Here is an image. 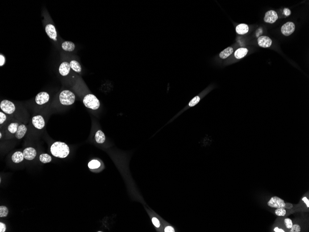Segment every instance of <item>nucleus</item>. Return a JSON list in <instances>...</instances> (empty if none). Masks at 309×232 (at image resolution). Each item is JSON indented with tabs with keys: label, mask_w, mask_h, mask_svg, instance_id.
Wrapping results in <instances>:
<instances>
[{
	"label": "nucleus",
	"mask_w": 309,
	"mask_h": 232,
	"mask_svg": "<svg viewBox=\"0 0 309 232\" xmlns=\"http://www.w3.org/2000/svg\"><path fill=\"white\" fill-rule=\"evenodd\" d=\"M50 150L53 156L61 159L66 158L70 153L68 145L64 142L60 141L54 142L51 145Z\"/></svg>",
	"instance_id": "f257e3e1"
},
{
	"label": "nucleus",
	"mask_w": 309,
	"mask_h": 232,
	"mask_svg": "<svg viewBox=\"0 0 309 232\" xmlns=\"http://www.w3.org/2000/svg\"><path fill=\"white\" fill-rule=\"evenodd\" d=\"M83 103L87 108L92 109L96 110L100 107V101L93 94L87 95L83 98Z\"/></svg>",
	"instance_id": "f03ea898"
},
{
	"label": "nucleus",
	"mask_w": 309,
	"mask_h": 232,
	"mask_svg": "<svg viewBox=\"0 0 309 232\" xmlns=\"http://www.w3.org/2000/svg\"><path fill=\"white\" fill-rule=\"evenodd\" d=\"M59 100L62 104L66 106L71 105L75 102V95L70 90H63L60 94Z\"/></svg>",
	"instance_id": "7ed1b4c3"
},
{
	"label": "nucleus",
	"mask_w": 309,
	"mask_h": 232,
	"mask_svg": "<svg viewBox=\"0 0 309 232\" xmlns=\"http://www.w3.org/2000/svg\"><path fill=\"white\" fill-rule=\"evenodd\" d=\"M0 107L3 112L8 115L12 114L15 110V104L11 101L7 100H4L1 101Z\"/></svg>",
	"instance_id": "20e7f679"
},
{
	"label": "nucleus",
	"mask_w": 309,
	"mask_h": 232,
	"mask_svg": "<svg viewBox=\"0 0 309 232\" xmlns=\"http://www.w3.org/2000/svg\"><path fill=\"white\" fill-rule=\"evenodd\" d=\"M268 206L271 208H285L286 203L283 199L279 197L275 196V197H272L270 199V200L268 202Z\"/></svg>",
	"instance_id": "39448f33"
},
{
	"label": "nucleus",
	"mask_w": 309,
	"mask_h": 232,
	"mask_svg": "<svg viewBox=\"0 0 309 232\" xmlns=\"http://www.w3.org/2000/svg\"><path fill=\"white\" fill-rule=\"evenodd\" d=\"M295 29V25L294 23L292 22H288L282 26L281 28V31L283 35L286 36H288L293 34L294 32Z\"/></svg>",
	"instance_id": "423d86ee"
},
{
	"label": "nucleus",
	"mask_w": 309,
	"mask_h": 232,
	"mask_svg": "<svg viewBox=\"0 0 309 232\" xmlns=\"http://www.w3.org/2000/svg\"><path fill=\"white\" fill-rule=\"evenodd\" d=\"M278 14L275 11L273 10L266 12L265 15L264 21L266 23L273 24L278 20Z\"/></svg>",
	"instance_id": "0eeeda50"
},
{
	"label": "nucleus",
	"mask_w": 309,
	"mask_h": 232,
	"mask_svg": "<svg viewBox=\"0 0 309 232\" xmlns=\"http://www.w3.org/2000/svg\"><path fill=\"white\" fill-rule=\"evenodd\" d=\"M50 96L48 93L46 92L39 93L35 97L36 103L39 105H43L49 101Z\"/></svg>",
	"instance_id": "6e6552de"
},
{
	"label": "nucleus",
	"mask_w": 309,
	"mask_h": 232,
	"mask_svg": "<svg viewBox=\"0 0 309 232\" xmlns=\"http://www.w3.org/2000/svg\"><path fill=\"white\" fill-rule=\"evenodd\" d=\"M258 44L260 47L268 48L272 45V40L269 37L261 36L258 38Z\"/></svg>",
	"instance_id": "1a4fd4ad"
},
{
	"label": "nucleus",
	"mask_w": 309,
	"mask_h": 232,
	"mask_svg": "<svg viewBox=\"0 0 309 232\" xmlns=\"http://www.w3.org/2000/svg\"><path fill=\"white\" fill-rule=\"evenodd\" d=\"M32 123L35 128L38 129H42L45 127V120L41 115L34 116L32 118Z\"/></svg>",
	"instance_id": "9d476101"
},
{
	"label": "nucleus",
	"mask_w": 309,
	"mask_h": 232,
	"mask_svg": "<svg viewBox=\"0 0 309 232\" xmlns=\"http://www.w3.org/2000/svg\"><path fill=\"white\" fill-rule=\"evenodd\" d=\"M23 155L25 159L28 160H33L37 155V152L34 148H27L23 151Z\"/></svg>",
	"instance_id": "9b49d317"
},
{
	"label": "nucleus",
	"mask_w": 309,
	"mask_h": 232,
	"mask_svg": "<svg viewBox=\"0 0 309 232\" xmlns=\"http://www.w3.org/2000/svg\"><path fill=\"white\" fill-rule=\"evenodd\" d=\"M46 32L51 39L57 40V32L54 25L52 24H48L46 27Z\"/></svg>",
	"instance_id": "f8f14e48"
},
{
	"label": "nucleus",
	"mask_w": 309,
	"mask_h": 232,
	"mask_svg": "<svg viewBox=\"0 0 309 232\" xmlns=\"http://www.w3.org/2000/svg\"><path fill=\"white\" fill-rule=\"evenodd\" d=\"M70 64L68 62H62L59 68V71L60 74L62 76H66L69 74L70 70Z\"/></svg>",
	"instance_id": "ddd939ff"
},
{
	"label": "nucleus",
	"mask_w": 309,
	"mask_h": 232,
	"mask_svg": "<svg viewBox=\"0 0 309 232\" xmlns=\"http://www.w3.org/2000/svg\"><path fill=\"white\" fill-rule=\"evenodd\" d=\"M27 131V128L24 124L19 126L18 129L16 133L15 136L18 139H21L24 137Z\"/></svg>",
	"instance_id": "4468645a"
},
{
	"label": "nucleus",
	"mask_w": 309,
	"mask_h": 232,
	"mask_svg": "<svg viewBox=\"0 0 309 232\" xmlns=\"http://www.w3.org/2000/svg\"><path fill=\"white\" fill-rule=\"evenodd\" d=\"M25 159L23 153L20 151L15 152L12 156V162L16 164L20 163L22 162Z\"/></svg>",
	"instance_id": "2eb2a0df"
},
{
	"label": "nucleus",
	"mask_w": 309,
	"mask_h": 232,
	"mask_svg": "<svg viewBox=\"0 0 309 232\" xmlns=\"http://www.w3.org/2000/svg\"><path fill=\"white\" fill-rule=\"evenodd\" d=\"M249 26L246 24H240L236 26V31L237 34L240 35H244L247 34L249 32Z\"/></svg>",
	"instance_id": "dca6fc26"
},
{
	"label": "nucleus",
	"mask_w": 309,
	"mask_h": 232,
	"mask_svg": "<svg viewBox=\"0 0 309 232\" xmlns=\"http://www.w3.org/2000/svg\"><path fill=\"white\" fill-rule=\"evenodd\" d=\"M248 49L245 48H240L236 50L235 52V57L237 59H241L244 58L248 54Z\"/></svg>",
	"instance_id": "f3484780"
},
{
	"label": "nucleus",
	"mask_w": 309,
	"mask_h": 232,
	"mask_svg": "<svg viewBox=\"0 0 309 232\" xmlns=\"http://www.w3.org/2000/svg\"><path fill=\"white\" fill-rule=\"evenodd\" d=\"M62 49L66 51H72L75 48V44L71 41H65L62 44Z\"/></svg>",
	"instance_id": "a211bd4d"
},
{
	"label": "nucleus",
	"mask_w": 309,
	"mask_h": 232,
	"mask_svg": "<svg viewBox=\"0 0 309 232\" xmlns=\"http://www.w3.org/2000/svg\"><path fill=\"white\" fill-rule=\"evenodd\" d=\"M95 139L97 143H103L106 139L105 136L103 132L100 130H98L95 135Z\"/></svg>",
	"instance_id": "6ab92c4d"
},
{
	"label": "nucleus",
	"mask_w": 309,
	"mask_h": 232,
	"mask_svg": "<svg viewBox=\"0 0 309 232\" xmlns=\"http://www.w3.org/2000/svg\"><path fill=\"white\" fill-rule=\"evenodd\" d=\"M233 49L232 47H228L220 53L219 57L221 59H225L233 54Z\"/></svg>",
	"instance_id": "aec40b11"
},
{
	"label": "nucleus",
	"mask_w": 309,
	"mask_h": 232,
	"mask_svg": "<svg viewBox=\"0 0 309 232\" xmlns=\"http://www.w3.org/2000/svg\"><path fill=\"white\" fill-rule=\"evenodd\" d=\"M19 126V124L18 123H11L8 126V127H7V131H8V133H10V134H15L16 133L17 131V129H18Z\"/></svg>",
	"instance_id": "412c9836"
},
{
	"label": "nucleus",
	"mask_w": 309,
	"mask_h": 232,
	"mask_svg": "<svg viewBox=\"0 0 309 232\" xmlns=\"http://www.w3.org/2000/svg\"><path fill=\"white\" fill-rule=\"evenodd\" d=\"M70 68L76 72H80L81 70V67L80 64L76 60H72L70 62Z\"/></svg>",
	"instance_id": "4be33fe9"
},
{
	"label": "nucleus",
	"mask_w": 309,
	"mask_h": 232,
	"mask_svg": "<svg viewBox=\"0 0 309 232\" xmlns=\"http://www.w3.org/2000/svg\"><path fill=\"white\" fill-rule=\"evenodd\" d=\"M39 159L40 161L43 164L49 163L52 160L51 156L47 153L41 154L40 155Z\"/></svg>",
	"instance_id": "5701e85b"
},
{
	"label": "nucleus",
	"mask_w": 309,
	"mask_h": 232,
	"mask_svg": "<svg viewBox=\"0 0 309 232\" xmlns=\"http://www.w3.org/2000/svg\"><path fill=\"white\" fill-rule=\"evenodd\" d=\"M101 166V163L97 160H93L91 161L88 164L89 168L91 169H95L98 168Z\"/></svg>",
	"instance_id": "b1692460"
},
{
	"label": "nucleus",
	"mask_w": 309,
	"mask_h": 232,
	"mask_svg": "<svg viewBox=\"0 0 309 232\" xmlns=\"http://www.w3.org/2000/svg\"><path fill=\"white\" fill-rule=\"evenodd\" d=\"M8 209L5 206H0V217H6L8 214Z\"/></svg>",
	"instance_id": "393cba45"
},
{
	"label": "nucleus",
	"mask_w": 309,
	"mask_h": 232,
	"mask_svg": "<svg viewBox=\"0 0 309 232\" xmlns=\"http://www.w3.org/2000/svg\"><path fill=\"white\" fill-rule=\"evenodd\" d=\"M275 213L279 217H284L286 214V212L285 208H277L275 211Z\"/></svg>",
	"instance_id": "a878e982"
},
{
	"label": "nucleus",
	"mask_w": 309,
	"mask_h": 232,
	"mask_svg": "<svg viewBox=\"0 0 309 232\" xmlns=\"http://www.w3.org/2000/svg\"><path fill=\"white\" fill-rule=\"evenodd\" d=\"M284 224L286 227L288 229H290L293 225V222L290 218H286L284 220Z\"/></svg>",
	"instance_id": "bb28decb"
},
{
	"label": "nucleus",
	"mask_w": 309,
	"mask_h": 232,
	"mask_svg": "<svg viewBox=\"0 0 309 232\" xmlns=\"http://www.w3.org/2000/svg\"><path fill=\"white\" fill-rule=\"evenodd\" d=\"M291 229V232H299L301 231V228L298 224L293 225Z\"/></svg>",
	"instance_id": "cd10ccee"
},
{
	"label": "nucleus",
	"mask_w": 309,
	"mask_h": 232,
	"mask_svg": "<svg viewBox=\"0 0 309 232\" xmlns=\"http://www.w3.org/2000/svg\"><path fill=\"white\" fill-rule=\"evenodd\" d=\"M6 120L7 116L5 114L2 113V112H0V124H2L4 123Z\"/></svg>",
	"instance_id": "c85d7f7f"
},
{
	"label": "nucleus",
	"mask_w": 309,
	"mask_h": 232,
	"mask_svg": "<svg viewBox=\"0 0 309 232\" xmlns=\"http://www.w3.org/2000/svg\"><path fill=\"white\" fill-rule=\"evenodd\" d=\"M152 222H153V224H154L156 228H159L160 226V223L159 221L156 218L154 217L152 218Z\"/></svg>",
	"instance_id": "c756f323"
},
{
	"label": "nucleus",
	"mask_w": 309,
	"mask_h": 232,
	"mask_svg": "<svg viewBox=\"0 0 309 232\" xmlns=\"http://www.w3.org/2000/svg\"><path fill=\"white\" fill-rule=\"evenodd\" d=\"M7 227L6 225H5V224H4V223L0 222V232H5L6 230Z\"/></svg>",
	"instance_id": "7c9ffc66"
},
{
	"label": "nucleus",
	"mask_w": 309,
	"mask_h": 232,
	"mask_svg": "<svg viewBox=\"0 0 309 232\" xmlns=\"http://www.w3.org/2000/svg\"><path fill=\"white\" fill-rule=\"evenodd\" d=\"M0 66H3L4 64L5 63V58L4 57V56L2 55V54H1L0 55Z\"/></svg>",
	"instance_id": "2f4dec72"
},
{
	"label": "nucleus",
	"mask_w": 309,
	"mask_h": 232,
	"mask_svg": "<svg viewBox=\"0 0 309 232\" xmlns=\"http://www.w3.org/2000/svg\"><path fill=\"white\" fill-rule=\"evenodd\" d=\"M283 12L284 14L286 16H288L290 15L291 14V11L290 10L287 8H285L283 10Z\"/></svg>",
	"instance_id": "473e14b6"
},
{
	"label": "nucleus",
	"mask_w": 309,
	"mask_h": 232,
	"mask_svg": "<svg viewBox=\"0 0 309 232\" xmlns=\"http://www.w3.org/2000/svg\"><path fill=\"white\" fill-rule=\"evenodd\" d=\"M165 232H174L175 230H174V228L172 227H170V226H168L165 228Z\"/></svg>",
	"instance_id": "72a5a7b5"
},
{
	"label": "nucleus",
	"mask_w": 309,
	"mask_h": 232,
	"mask_svg": "<svg viewBox=\"0 0 309 232\" xmlns=\"http://www.w3.org/2000/svg\"><path fill=\"white\" fill-rule=\"evenodd\" d=\"M302 200H303V201H304V202H305V204H306V206H307V207H308V208H309V199H307V198L306 197H304V198H302Z\"/></svg>",
	"instance_id": "f704fd0d"
},
{
	"label": "nucleus",
	"mask_w": 309,
	"mask_h": 232,
	"mask_svg": "<svg viewBox=\"0 0 309 232\" xmlns=\"http://www.w3.org/2000/svg\"><path fill=\"white\" fill-rule=\"evenodd\" d=\"M274 231H275V232H285V231L284 230H283V229H280V228H278V227H276V228H275V229H274Z\"/></svg>",
	"instance_id": "c9c22d12"
},
{
	"label": "nucleus",
	"mask_w": 309,
	"mask_h": 232,
	"mask_svg": "<svg viewBox=\"0 0 309 232\" xmlns=\"http://www.w3.org/2000/svg\"><path fill=\"white\" fill-rule=\"evenodd\" d=\"M1 138H2V134H1V133H0V138L1 139Z\"/></svg>",
	"instance_id": "e433bc0d"
}]
</instances>
